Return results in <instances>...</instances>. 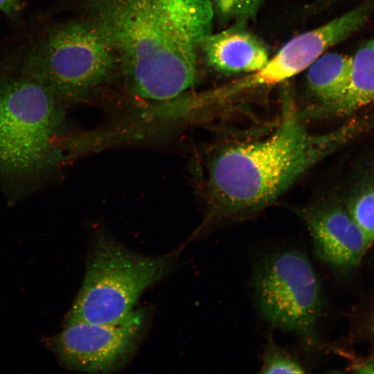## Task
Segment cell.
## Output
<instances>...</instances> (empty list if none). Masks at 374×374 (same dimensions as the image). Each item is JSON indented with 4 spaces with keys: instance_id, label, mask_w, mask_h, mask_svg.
<instances>
[{
    "instance_id": "cell-2",
    "label": "cell",
    "mask_w": 374,
    "mask_h": 374,
    "mask_svg": "<svg viewBox=\"0 0 374 374\" xmlns=\"http://www.w3.org/2000/svg\"><path fill=\"white\" fill-rule=\"evenodd\" d=\"M114 46L132 94L164 102L196 81V46L174 24L160 0H69Z\"/></svg>"
},
{
    "instance_id": "cell-14",
    "label": "cell",
    "mask_w": 374,
    "mask_h": 374,
    "mask_svg": "<svg viewBox=\"0 0 374 374\" xmlns=\"http://www.w3.org/2000/svg\"><path fill=\"white\" fill-rule=\"evenodd\" d=\"M305 368L290 352L270 339L262 355L260 373H304Z\"/></svg>"
},
{
    "instance_id": "cell-10",
    "label": "cell",
    "mask_w": 374,
    "mask_h": 374,
    "mask_svg": "<svg viewBox=\"0 0 374 374\" xmlns=\"http://www.w3.org/2000/svg\"><path fill=\"white\" fill-rule=\"evenodd\" d=\"M208 64L226 74L251 73L269 60L264 44L240 26L211 33L199 43Z\"/></svg>"
},
{
    "instance_id": "cell-15",
    "label": "cell",
    "mask_w": 374,
    "mask_h": 374,
    "mask_svg": "<svg viewBox=\"0 0 374 374\" xmlns=\"http://www.w3.org/2000/svg\"><path fill=\"white\" fill-rule=\"evenodd\" d=\"M261 0H213V6L222 19L243 21L257 13Z\"/></svg>"
},
{
    "instance_id": "cell-1",
    "label": "cell",
    "mask_w": 374,
    "mask_h": 374,
    "mask_svg": "<svg viewBox=\"0 0 374 374\" xmlns=\"http://www.w3.org/2000/svg\"><path fill=\"white\" fill-rule=\"evenodd\" d=\"M367 125L366 119H353L332 131L314 134L285 102L282 120L271 135L226 147L212 158L206 215L188 240L199 239L220 224L255 216Z\"/></svg>"
},
{
    "instance_id": "cell-6",
    "label": "cell",
    "mask_w": 374,
    "mask_h": 374,
    "mask_svg": "<svg viewBox=\"0 0 374 374\" xmlns=\"http://www.w3.org/2000/svg\"><path fill=\"white\" fill-rule=\"evenodd\" d=\"M62 103L42 84L21 75L0 83V168L33 172L52 158Z\"/></svg>"
},
{
    "instance_id": "cell-7",
    "label": "cell",
    "mask_w": 374,
    "mask_h": 374,
    "mask_svg": "<svg viewBox=\"0 0 374 374\" xmlns=\"http://www.w3.org/2000/svg\"><path fill=\"white\" fill-rule=\"evenodd\" d=\"M146 324V313L133 310L113 323H64L62 331L44 337L42 341L67 369L89 373H112L132 357Z\"/></svg>"
},
{
    "instance_id": "cell-17",
    "label": "cell",
    "mask_w": 374,
    "mask_h": 374,
    "mask_svg": "<svg viewBox=\"0 0 374 374\" xmlns=\"http://www.w3.org/2000/svg\"><path fill=\"white\" fill-rule=\"evenodd\" d=\"M354 372L361 373H374V359L362 361L353 365Z\"/></svg>"
},
{
    "instance_id": "cell-11",
    "label": "cell",
    "mask_w": 374,
    "mask_h": 374,
    "mask_svg": "<svg viewBox=\"0 0 374 374\" xmlns=\"http://www.w3.org/2000/svg\"><path fill=\"white\" fill-rule=\"evenodd\" d=\"M352 71L353 57L338 53L322 54L308 67V87L324 108L331 111L345 96Z\"/></svg>"
},
{
    "instance_id": "cell-13",
    "label": "cell",
    "mask_w": 374,
    "mask_h": 374,
    "mask_svg": "<svg viewBox=\"0 0 374 374\" xmlns=\"http://www.w3.org/2000/svg\"><path fill=\"white\" fill-rule=\"evenodd\" d=\"M348 212L366 235L374 244V181L362 188L350 200Z\"/></svg>"
},
{
    "instance_id": "cell-3",
    "label": "cell",
    "mask_w": 374,
    "mask_h": 374,
    "mask_svg": "<svg viewBox=\"0 0 374 374\" xmlns=\"http://www.w3.org/2000/svg\"><path fill=\"white\" fill-rule=\"evenodd\" d=\"M184 246L162 255L145 256L98 231L91 242L82 283L64 323L122 319L146 290L171 271Z\"/></svg>"
},
{
    "instance_id": "cell-8",
    "label": "cell",
    "mask_w": 374,
    "mask_h": 374,
    "mask_svg": "<svg viewBox=\"0 0 374 374\" xmlns=\"http://www.w3.org/2000/svg\"><path fill=\"white\" fill-rule=\"evenodd\" d=\"M374 0H365L352 10L288 41L260 70L208 91L212 103L248 89L272 86L308 68L329 48L359 31L368 21Z\"/></svg>"
},
{
    "instance_id": "cell-9",
    "label": "cell",
    "mask_w": 374,
    "mask_h": 374,
    "mask_svg": "<svg viewBox=\"0 0 374 374\" xmlns=\"http://www.w3.org/2000/svg\"><path fill=\"white\" fill-rule=\"evenodd\" d=\"M315 256L337 270L355 267L373 245L347 209L328 206L301 213Z\"/></svg>"
},
{
    "instance_id": "cell-16",
    "label": "cell",
    "mask_w": 374,
    "mask_h": 374,
    "mask_svg": "<svg viewBox=\"0 0 374 374\" xmlns=\"http://www.w3.org/2000/svg\"><path fill=\"white\" fill-rule=\"evenodd\" d=\"M22 8V0H0V10L11 18H15Z\"/></svg>"
},
{
    "instance_id": "cell-12",
    "label": "cell",
    "mask_w": 374,
    "mask_h": 374,
    "mask_svg": "<svg viewBox=\"0 0 374 374\" xmlns=\"http://www.w3.org/2000/svg\"><path fill=\"white\" fill-rule=\"evenodd\" d=\"M352 57L349 89L330 111L337 114H350L374 102V37L359 46Z\"/></svg>"
},
{
    "instance_id": "cell-5",
    "label": "cell",
    "mask_w": 374,
    "mask_h": 374,
    "mask_svg": "<svg viewBox=\"0 0 374 374\" xmlns=\"http://www.w3.org/2000/svg\"><path fill=\"white\" fill-rule=\"evenodd\" d=\"M251 285L258 310L269 324L294 334L310 347L317 345L323 296L305 253L286 247L262 253L253 263Z\"/></svg>"
},
{
    "instance_id": "cell-4",
    "label": "cell",
    "mask_w": 374,
    "mask_h": 374,
    "mask_svg": "<svg viewBox=\"0 0 374 374\" xmlns=\"http://www.w3.org/2000/svg\"><path fill=\"white\" fill-rule=\"evenodd\" d=\"M120 66L109 39L80 18L47 28L24 57L21 75L48 88L62 103L81 102Z\"/></svg>"
}]
</instances>
